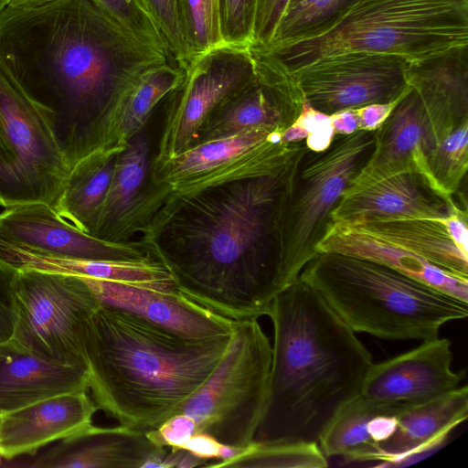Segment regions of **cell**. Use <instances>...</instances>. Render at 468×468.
Masks as SVG:
<instances>
[{
    "label": "cell",
    "instance_id": "40",
    "mask_svg": "<svg viewBox=\"0 0 468 468\" xmlns=\"http://www.w3.org/2000/svg\"><path fill=\"white\" fill-rule=\"evenodd\" d=\"M17 269L0 260V344L12 339L16 323V310L14 294V283Z\"/></svg>",
    "mask_w": 468,
    "mask_h": 468
},
{
    "label": "cell",
    "instance_id": "2",
    "mask_svg": "<svg viewBox=\"0 0 468 468\" xmlns=\"http://www.w3.org/2000/svg\"><path fill=\"white\" fill-rule=\"evenodd\" d=\"M293 158L274 173L180 198L197 208L181 227L183 240L153 245V251L181 293L233 321L267 315L291 285L277 228Z\"/></svg>",
    "mask_w": 468,
    "mask_h": 468
},
{
    "label": "cell",
    "instance_id": "30",
    "mask_svg": "<svg viewBox=\"0 0 468 468\" xmlns=\"http://www.w3.org/2000/svg\"><path fill=\"white\" fill-rule=\"evenodd\" d=\"M183 69L168 61L138 76L119 96L106 121L101 150L122 149L142 132L156 106L177 88Z\"/></svg>",
    "mask_w": 468,
    "mask_h": 468
},
{
    "label": "cell",
    "instance_id": "44",
    "mask_svg": "<svg viewBox=\"0 0 468 468\" xmlns=\"http://www.w3.org/2000/svg\"><path fill=\"white\" fill-rule=\"evenodd\" d=\"M335 133L349 134L359 131L358 117L355 109L338 112L330 116Z\"/></svg>",
    "mask_w": 468,
    "mask_h": 468
},
{
    "label": "cell",
    "instance_id": "27",
    "mask_svg": "<svg viewBox=\"0 0 468 468\" xmlns=\"http://www.w3.org/2000/svg\"><path fill=\"white\" fill-rule=\"evenodd\" d=\"M316 251L345 254L377 262L468 303V280L451 275L355 225L331 221Z\"/></svg>",
    "mask_w": 468,
    "mask_h": 468
},
{
    "label": "cell",
    "instance_id": "15",
    "mask_svg": "<svg viewBox=\"0 0 468 468\" xmlns=\"http://www.w3.org/2000/svg\"><path fill=\"white\" fill-rule=\"evenodd\" d=\"M0 241L34 252L79 260L150 259L137 245L111 241L82 232L45 203H28L0 211Z\"/></svg>",
    "mask_w": 468,
    "mask_h": 468
},
{
    "label": "cell",
    "instance_id": "36",
    "mask_svg": "<svg viewBox=\"0 0 468 468\" xmlns=\"http://www.w3.org/2000/svg\"><path fill=\"white\" fill-rule=\"evenodd\" d=\"M166 46L168 58L185 70L191 63L179 16V0H145Z\"/></svg>",
    "mask_w": 468,
    "mask_h": 468
},
{
    "label": "cell",
    "instance_id": "45",
    "mask_svg": "<svg viewBox=\"0 0 468 468\" xmlns=\"http://www.w3.org/2000/svg\"><path fill=\"white\" fill-rule=\"evenodd\" d=\"M214 46L224 43L220 31L219 0H205Z\"/></svg>",
    "mask_w": 468,
    "mask_h": 468
},
{
    "label": "cell",
    "instance_id": "32",
    "mask_svg": "<svg viewBox=\"0 0 468 468\" xmlns=\"http://www.w3.org/2000/svg\"><path fill=\"white\" fill-rule=\"evenodd\" d=\"M328 461L316 441H253L239 456L218 467L231 468H325Z\"/></svg>",
    "mask_w": 468,
    "mask_h": 468
},
{
    "label": "cell",
    "instance_id": "6",
    "mask_svg": "<svg viewBox=\"0 0 468 468\" xmlns=\"http://www.w3.org/2000/svg\"><path fill=\"white\" fill-rule=\"evenodd\" d=\"M299 278L355 332L386 340H428L468 316L464 303L367 260L318 252Z\"/></svg>",
    "mask_w": 468,
    "mask_h": 468
},
{
    "label": "cell",
    "instance_id": "49",
    "mask_svg": "<svg viewBox=\"0 0 468 468\" xmlns=\"http://www.w3.org/2000/svg\"><path fill=\"white\" fill-rule=\"evenodd\" d=\"M0 422H1V414H0Z\"/></svg>",
    "mask_w": 468,
    "mask_h": 468
},
{
    "label": "cell",
    "instance_id": "1",
    "mask_svg": "<svg viewBox=\"0 0 468 468\" xmlns=\"http://www.w3.org/2000/svg\"><path fill=\"white\" fill-rule=\"evenodd\" d=\"M0 60L56 114L69 165L101 150L122 91L168 57L147 46L93 0H55L0 14Z\"/></svg>",
    "mask_w": 468,
    "mask_h": 468
},
{
    "label": "cell",
    "instance_id": "4",
    "mask_svg": "<svg viewBox=\"0 0 468 468\" xmlns=\"http://www.w3.org/2000/svg\"><path fill=\"white\" fill-rule=\"evenodd\" d=\"M232 335L186 338L101 303L85 341L92 399L119 425L155 430L205 383Z\"/></svg>",
    "mask_w": 468,
    "mask_h": 468
},
{
    "label": "cell",
    "instance_id": "26",
    "mask_svg": "<svg viewBox=\"0 0 468 468\" xmlns=\"http://www.w3.org/2000/svg\"><path fill=\"white\" fill-rule=\"evenodd\" d=\"M468 417V388L459 387L396 416L394 430L379 446L378 462L395 465L439 447Z\"/></svg>",
    "mask_w": 468,
    "mask_h": 468
},
{
    "label": "cell",
    "instance_id": "11",
    "mask_svg": "<svg viewBox=\"0 0 468 468\" xmlns=\"http://www.w3.org/2000/svg\"><path fill=\"white\" fill-rule=\"evenodd\" d=\"M280 133L254 129L198 143L183 153L151 164V189L161 207L218 186L274 173L306 144H285Z\"/></svg>",
    "mask_w": 468,
    "mask_h": 468
},
{
    "label": "cell",
    "instance_id": "28",
    "mask_svg": "<svg viewBox=\"0 0 468 468\" xmlns=\"http://www.w3.org/2000/svg\"><path fill=\"white\" fill-rule=\"evenodd\" d=\"M400 405L358 395L347 402L321 434L318 444L325 457L377 461L379 446L392 433Z\"/></svg>",
    "mask_w": 468,
    "mask_h": 468
},
{
    "label": "cell",
    "instance_id": "29",
    "mask_svg": "<svg viewBox=\"0 0 468 468\" xmlns=\"http://www.w3.org/2000/svg\"><path fill=\"white\" fill-rule=\"evenodd\" d=\"M0 260L17 269H35L82 278L176 288L172 275L158 261H96L61 258L34 252L0 241Z\"/></svg>",
    "mask_w": 468,
    "mask_h": 468
},
{
    "label": "cell",
    "instance_id": "21",
    "mask_svg": "<svg viewBox=\"0 0 468 468\" xmlns=\"http://www.w3.org/2000/svg\"><path fill=\"white\" fill-rule=\"evenodd\" d=\"M98 410L87 391L69 392L1 414L0 457L11 460L92 425Z\"/></svg>",
    "mask_w": 468,
    "mask_h": 468
},
{
    "label": "cell",
    "instance_id": "18",
    "mask_svg": "<svg viewBox=\"0 0 468 468\" xmlns=\"http://www.w3.org/2000/svg\"><path fill=\"white\" fill-rule=\"evenodd\" d=\"M83 279L102 304L130 312L183 337L203 339L233 333L235 321L197 304L176 288Z\"/></svg>",
    "mask_w": 468,
    "mask_h": 468
},
{
    "label": "cell",
    "instance_id": "42",
    "mask_svg": "<svg viewBox=\"0 0 468 468\" xmlns=\"http://www.w3.org/2000/svg\"><path fill=\"white\" fill-rule=\"evenodd\" d=\"M400 99L389 103H375L355 109L358 117L359 130L375 131L378 129Z\"/></svg>",
    "mask_w": 468,
    "mask_h": 468
},
{
    "label": "cell",
    "instance_id": "19",
    "mask_svg": "<svg viewBox=\"0 0 468 468\" xmlns=\"http://www.w3.org/2000/svg\"><path fill=\"white\" fill-rule=\"evenodd\" d=\"M167 452L168 447L158 443L151 430L91 425L62 439L27 465L39 468H164Z\"/></svg>",
    "mask_w": 468,
    "mask_h": 468
},
{
    "label": "cell",
    "instance_id": "33",
    "mask_svg": "<svg viewBox=\"0 0 468 468\" xmlns=\"http://www.w3.org/2000/svg\"><path fill=\"white\" fill-rule=\"evenodd\" d=\"M430 172L449 197L458 192L468 168V122L441 139L428 156Z\"/></svg>",
    "mask_w": 468,
    "mask_h": 468
},
{
    "label": "cell",
    "instance_id": "8",
    "mask_svg": "<svg viewBox=\"0 0 468 468\" xmlns=\"http://www.w3.org/2000/svg\"><path fill=\"white\" fill-rule=\"evenodd\" d=\"M69 172L55 112L0 60V207L45 203L53 207Z\"/></svg>",
    "mask_w": 468,
    "mask_h": 468
},
{
    "label": "cell",
    "instance_id": "25",
    "mask_svg": "<svg viewBox=\"0 0 468 468\" xmlns=\"http://www.w3.org/2000/svg\"><path fill=\"white\" fill-rule=\"evenodd\" d=\"M406 80L423 105L431 150L445 135L468 122L467 49L409 66Z\"/></svg>",
    "mask_w": 468,
    "mask_h": 468
},
{
    "label": "cell",
    "instance_id": "13",
    "mask_svg": "<svg viewBox=\"0 0 468 468\" xmlns=\"http://www.w3.org/2000/svg\"><path fill=\"white\" fill-rule=\"evenodd\" d=\"M408 67L395 57L356 54L322 61L292 77L304 101L331 116L400 99L410 89L406 80Z\"/></svg>",
    "mask_w": 468,
    "mask_h": 468
},
{
    "label": "cell",
    "instance_id": "31",
    "mask_svg": "<svg viewBox=\"0 0 468 468\" xmlns=\"http://www.w3.org/2000/svg\"><path fill=\"white\" fill-rule=\"evenodd\" d=\"M122 149L96 151L71 167L63 191L53 206L61 218L92 235L112 179L117 155Z\"/></svg>",
    "mask_w": 468,
    "mask_h": 468
},
{
    "label": "cell",
    "instance_id": "20",
    "mask_svg": "<svg viewBox=\"0 0 468 468\" xmlns=\"http://www.w3.org/2000/svg\"><path fill=\"white\" fill-rule=\"evenodd\" d=\"M430 151L424 108L416 91L410 88L375 130L373 152L345 192L398 174L417 173L444 193L430 172L427 161Z\"/></svg>",
    "mask_w": 468,
    "mask_h": 468
},
{
    "label": "cell",
    "instance_id": "9",
    "mask_svg": "<svg viewBox=\"0 0 468 468\" xmlns=\"http://www.w3.org/2000/svg\"><path fill=\"white\" fill-rule=\"evenodd\" d=\"M271 366V345L258 319L235 321L226 354L180 412L193 419L196 432L249 447L265 408Z\"/></svg>",
    "mask_w": 468,
    "mask_h": 468
},
{
    "label": "cell",
    "instance_id": "48",
    "mask_svg": "<svg viewBox=\"0 0 468 468\" xmlns=\"http://www.w3.org/2000/svg\"><path fill=\"white\" fill-rule=\"evenodd\" d=\"M137 2L146 10L149 12L148 7L146 5L145 0H137ZM150 13V12H149ZM151 15V14H150Z\"/></svg>",
    "mask_w": 468,
    "mask_h": 468
},
{
    "label": "cell",
    "instance_id": "16",
    "mask_svg": "<svg viewBox=\"0 0 468 468\" xmlns=\"http://www.w3.org/2000/svg\"><path fill=\"white\" fill-rule=\"evenodd\" d=\"M451 341L435 337L403 354L373 363L360 395L383 402L414 405L460 387L465 371L452 369Z\"/></svg>",
    "mask_w": 468,
    "mask_h": 468
},
{
    "label": "cell",
    "instance_id": "10",
    "mask_svg": "<svg viewBox=\"0 0 468 468\" xmlns=\"http://www.w3.org/2000/svg\"><path fill=\"white\" fill-rule=\"evenodd\" d=\"M14 294L16 323L11 340L45 359L88 368L87 325L101 303L86 281L17 269Z\"/></svg>",
    "mask_w": 468,
    "mask_h": 468
},
{
    "label": "cell",
    "instance_id": "41",
    "mask_svg": "<svg viewBox=\"0 0 468 468\" xmlns=\"http://www.w3.org/2000/svg\"><path fill=\"white\" fill-rule=\"evenodd\" d=\"M155 441L169 448H183L196 433L197 426L192 418L177 413L165 420L157 429L151 430Z\"/></svg>",
    "mask_w": 468,
    "mask_h": 468
},
{
    "label": "cell",
    "instance_id": "37",
    "mask_svg": "<svg viewBox=\"0 0 468 468\" xmlns=\"http://www.w3.org/2000/svg\"><path fill=\"white\" fill-rule=\"evenodd\" d=\"M257 0H219L220 31L224 43L251 46Z\"/></svg>",
    "mask_w": 468,
    "mask_h": 468
},
{
    "label": "cell",
    "instance_id": "12",
    "mask_svg": "<svg viewBox=\"0 0 468 468\" xmlns=\"http://www.w3.org/2000/svg\"><path fill=\"white\" fill-rule=\"evenodd\" d=\"M182 82L169 95L158 154L153 162L172 158L192 147L201 127L229 97L255 73L250 46L223 43L195 58Z\"/></svg>",
    "mask_w": 468,
    "mask_h": 468
},
{
    "label": "cell",
    "instance_id": "47",
    "mask_svg": "<svg viewBox=\"0 0 468 468\" xmlns=\"http://www.w3.org/2000/svg\"><path fill=\"white\" fill-rule=\"evenodd\" d=\"M8 5V0H0V14L5 10Z\"/></svg>",
    "mask_w": 468,
    "mask_h": 468
},
{
    "label": "cell",
    "instance_id": "7",
    "mask_svg": "<svg viewBox=\"0 0 468 468\" xmlns=\"http://www.w3.org/2000/svg\"><path fill=\"white\" fill-rule=\"evenodd\" d=\"M375 131L335 133L324 150L305 144L291 165L278 218V241L283 273L290 284L318 253L316 248L342 195L368 161Z\"/></svg>",
    "mask_w": 468,
    "mask_h": 468
},
{
    "label": "cell",
    "instance_id": "46",
    "mask_svg": "<svg viewBox=\"0 0 468 468\" xmlns=\"http://www.w3.org/2000/svg\"><path fill=\"white\" fill-rule=\"evenodd\" d=\"M55 0H8V6L13 8H32L46 5Z\"/></svg>",
    "mask_w": 468,
    "mask_h": 468
},
{
    "label": "cell",
    "instance_id": "24",
    "mask_svg": "<svg viewBox=\"0 0 468 468\" xmlns=\"http://www.w3.org/2000/svg\"><path fill=\"white\" fill-rule=\"evenodd\" d=\"M88 389L87 367L45 359L12 340L0 344V414L58 395Z\"/></svg>",
    "mask_w": 468,
    "mask_h": 468
},
{
    "label": "cell",
    "instance_id": "22",
    "mask_svg": "<svg viewBox=\"0 0 468 468\" xmlns=\"http://www.w3.org/2000/svg\"><path fill=\"white\" fill-rule=\"evenodd\" d=\"M150 172V143L140 132L117 155L92 236L123 241L130 230L139 229L150 218L154 212L150 186H146Z\"/></svg>",
    "mask_w": 468,
    "mask_h": 468
},
{
    "label": "cell",
    "instance_id": "35",
    "mask_svg": "<svg viewBox=\"0 0 468 468\" xmlns=\"http://www.w3.org/2000/svg\"><path fill=\"white\" fill-rule=\"evenodd\" d=\"M93 1L139 41L165 53L168 57L165 43L155 21L137 0Z\"/></svg>",
    "mask_w": 468,
    "mask_h": 468
},
{
    "label": "cell",
    "instance_id": "34",
    "mask_svg": "<svg viewBox=\"0 0 468 468\" xmlns=\"http://www.w3.org/2000/svg\"><path fill=\"white\" fill-rule=\"evenodd\" d=\"M347 1L290 0L275 35L268 45L289 39L318 26L335 14Z\"/></svg>",
    "mask_w": 468,
    "mask_h": 468
},
{
    "label": "cell",
    "instance_id": "38",
    "mask_svg": "<svg viewBox=\"0 0 468 468\" xmlns=\"http://www.w3.org/2000/svg\"><path fill=\"white\" fill-rule=\"evenodd\" d=\"M179 16L191 61L215 47L205 0H179Z\"/></svg>",
    "mask_w": 468,
    "mask_h": 468
},
{
    "label": "cell",
    "instance_id": "43",
    "mask_svg": "<svg viewBox=\"0 0 468 468\" xmlns=\"http://www.w3.org/2000/svg\"><path fill=\"white\" fill-rule=\"evenodd\" d=\"M208 461L197 457L184 448H169L164 459V468L207 467Z\"/></svg>",
    "mask_w": 468,
    "mask_h": 468
},
{
    "label": "cell",
    "instance_id": "3",
    "mask_svg": "<svg viewBox=\"0 0 468 468\" xmlns=\"http://www.w3.org/2000/svg\"><path fill=\"white\" fill-rule=\"evenodd\" d=\"M268 397L255 442L316 441L360 394L372 355L324 298L300 278L272 301Z\"/></svg>",
    "mask_w": 468,
    "mask_h": 468
},
{
    "label": "cell",
    "instance_id": "5",
    "mask_svg": "<svg viewBox=\"0 0 468 468\" xmlns=\"http://www.w3.org/2000/svg\"><path fill=\"white\" fill-rule=\"evenodd\" d=\"M467 46L468 0H348L318 26L256 49L292 75L356 54L390 56L418 66Z\"/></svg>",
    "mask_w": 468,
    "mask_h": 468
},
{
    "label": "cell",
    "instance_id": "23",
    "mask_svg": "<svg viewBox=\"0 0 468 468\" xmlns=\"http://www.w3.org/2000/svg\"><path fill=\"white\" fill-rule=\"evenodd\" d=\"M384 239L455 277L468 280L467 211L445 218L350 224Z\"/></svg>",
    "mask_w": 468,
    "mask_h": 468
},
{
    "label": "cell",
    "instance_id": "17",
    "mask_svg": "<svg viewBox=\"0 0 468 468\" xmlns=\"http://www.w3.org/2000/svg\"><path fill=\"white\" fill-rule=\"evenodd\" d=\"M453 197L417 173L398 174L345 192L331 221L363 224L404 218H445L460 209Z\"/></svg>",
    "mask_w": 468,
    "mask_h": 468
},
{
    "label": "cell",
    "instance_id": "39",
    "mask_svg": "<svg viewBox=\"0 0 468 468\" xmlns=\"http://www.w3.org/2000/svg\"><path fill=\"white\" fill-rule=\"evenodd\" d=\"M290 0H257L251 48H262L273 38Z\"/></svg>",
    "mask_w": 468,
    "mask_h": 468
},
{
    "label": "cell",
    "instance_id": "14",
    "mask_svg": "<svg viewBox=\"0 0 468 468\" xmlns=\"http://www.w3.org/2000/svg\"><path fill=\"white\" fill-rule=\"evenodd\" d=\"M251 49L254 76L212 112L195 144L254 129L282 133L300 115L304 99L294 79L272 56Z\"/></svg>",
    "mask_w": 468,
    "mask_h": 468
}]
</instances>
